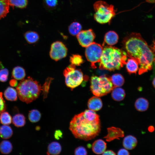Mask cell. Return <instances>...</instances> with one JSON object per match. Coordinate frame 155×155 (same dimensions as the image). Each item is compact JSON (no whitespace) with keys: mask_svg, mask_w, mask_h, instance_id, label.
Returning a JSON list of instances; mask_svg holds the SVG:
<instances>
[{"mask_svg":"<svg viewBox=\"0 0 155 155\" xmlns=\"http://www.w3.org/2000/svg\"><path fill=\"white\" fill-rule=\"evenodd\" d=\"M122 43L127 56L138 63L139 75L152 69L155 61L154 49L148 45L140 33H131L124 38Z\"/></svg>","mask_w":155,"mask_h":155,"instance_id":"6da1fadb","label":"cell"},{"mask_svg":"<svg viewBox=\"0 0 155 155\" xmlns=\"http://www.w3.org/2000/svg\"><path fill=\"white\" fill-rule=\"evenodd\" d=\"M101 127L99 115L89 109L74 116L70 122L69 129L75 138L88 141L99 134Z\"/></svg>","mask_w":155,"mask_h":155,"instance_id":"7a4b0ae2","label":"cell"},{"mask_svg":"<svg viewBox=\"0 0 155 155\" xmlns=\"http://www.w3.org/2000/svg\"><path fill=\"white\" fill-rule=\"evenodd\" d=\"M127 57L123 49L112 46H105L103 48L99 68L110 71L119 70L125 64Z\"/></svg>","mask_w":155,"mask_h":155,"instance_id":"3957f363","label":"cell"},{"mask_svg":"<svg viewBox=\"0 0 155 155\" xmlns=\"http://www.w3.org/2000/svg\"><path fill=\"white\" fill-rule=\"evenodd\" d=\"M16 90L20 99L27 104L36 99L42 91L38 82L30 77L21 80L16 86Z\"/></svg>","mask_w":155,"mask_h":155,"instance_id":"277c9868","label":"cell"},{"mask_svg":"<svg viewBox=\"0 0 155 155\" xmlns=\"http://www.w3.org/2000/svg\"><path fill=\"white\" fill-rule=\"evenodd\" d=\"M93 7L95 11L94 19L100 24H110L116 14L114 6L105 1H97L94 4Z\"/></svg>","mask_w":155,"mask_h":155,"instance_id":"5b68a950","label":"cell"},{"mask_svg":"<svg viewBox=\"0 0 155 155\" xmlns=\"http://www.w3.org/2000/svg\"><path fill=\"white\" fill-rule=\"evenodd\" d=\"M90 90L95 96L101 97L111 92L114 86L110 78L106 75L93 76L90 79Z\"/></svg>","mask_w":155,"mask_h":155,"instance_id":"8992f818","label":"cell"},{"mask_svg":"<svg viewBox=\"0 0 155 155\" xmlns=\"http://www.w3.org/2000/svg\"><path fill=\"white\" fill-rule=\"evenodd\" d=\"M63 75L66 85L71 89L79 86L84 80L83 75L81 71L75 69V66L72 64L65 69Z\"/></svg>","mask_w":155,"mask_h":155,"instance_id":"52a82bcc","label":"cell"},{"mask_svg":"<svg viewBox=\"0 0 155 155\" xmlns=\"http://www.w3.org/2000/svg\"><path fill=\"white\" fill-rule=\"evenodd\" d=\"M103 50V48L100 44L94 42L86 47L85 56L93 69L96 68L95 64L100 62Z\"/></svg>","mask_w":155,"mask_h":155,"instance_id":"ba28073f","label":"cell"},{"mask_svg":"<svg viewBox=\"0 0 155 155\" xmlns=\"http://www.w3.org/2000/svg\"><path fill=\"white\" fill-rule=\"evenodd\" d=\"M67 49L62 42L57 41L51 45L50 56L53 60L57 61L65 57L67 55Z\"/></svg>","mask_w":155,"mask_h":155,"instance_id":"9c48e42d","label":"cell"},{"mask_svg":"<svg viewBox=\"0 0 155 155\" xmlns=\"http://www.w3.org/2000/svg\"><path fill=\"white\" fill-rule=\"evenodd\" d=\"M80 44L83 47H86L93 42L95 34L92 29L81 31L76 35Z\"/></svg>","mask_w":155,"mask_h":155,"instance_id":"30bf717a","label":"cell"},{"mask_svg":"<svg viewBox=\"0 0 155 155\" xmlns=\"http://www.w3.org/2000/svg\"><path fill=\"white\" fill-rule=\"evenodd\" d=\"M107 134L104 137L107 142H111L115 139H119V138L124 136V132L120 128L112 127L107 129Z\"/></svg>","mask_w":155,"mask_h":155,"instance_id":"8fae6325","label":"cell"},{"mask_svg":"<svg viewBox=\"0 0 155 155\" xmlns=\"http://www.w3.org/2000/svg\"><path fill=\"white\" fill-rule=\"evenodd\" d=\"M88 106L89 109L93 111H98L102 106V101L99 97L93 96L89 99Z\"/></svg>","mask_w":155,"mask_h":155,"instance_id":"7c38bea8","label":"cell"},{"mask_svg":"<svg viewBox=\"0 0 155 155\" xmlns=\"http://www.w3.org/2000/svg\"><path fill=\"white\" fill-rule=\"evenodd\" d=\"M106 148V143L100 139L95 140L92 145L93 152L97 154H102L105 151Z\"/></svg>","mask_w":155,"mask_h":155,"instance_id":"4fadbf2b","label":"cell"},{"mask_svg":"<svg viewBox=\"0 0 155 155\" xmlns=\"http://www.w3.org/2000/svg\"><path fill=\"white\" fill-rule=\"evenodd\" d=\"M119 36L117 34L113 31H109L107 32L104 36V42L109 46L116 44L118 42Z\"/></svg>","mask_w":155,"mask_h":155,"instance_id":"5bb4252c","label":"cell"},{"mask_svg":"<svg viewBox=\"0 0 155 155\" xmlns=\"http://www.w3.org/2000/svg\"><path fill=\"white\" fill-rule=\"evenodd\" d=\"M137 143L136 138L133 136L129 135L124 138L123 142V145L126 149L131 150L135 148Z\"/></svg>","mask_w":155,"mask_h":155,"instance_id":"9a60e30c","label":"cell"},{"mask_svg":"<svg viewBox=\"0 0 155 155\" xmlns=\"http://www.w3.org/2000/svg\"><path fill=\"white\" fill-rule=\"evenodd\" d=\"M125 64L127 70L130 74L136 73L139 70V63L134 59L131 58L128 59Z\"/></svg>","mask_w":155,"mask_h":155,"instance_id":"2e32d148","label":"cell"},{"mask_svg":"<svg viewBox=\"0 0 155 155\" xmlns=\"http://www.w3.org/2000/svg\"><path fill=\"white\" fill-rule=\"evenodd\" d=\"M111 91L112 97L115 101H121L125 97V90L119 87H114Z\"/></svg>","mask_w":155,"mask_h":155,"instance_id":"e0dca14e","label":"cell"},{"mask_svg":"<svg viewBox=\"0 0 155 155\" xmlns=\"http://www.w3.org/2000/svg\"><path fill=\"white\" fill-rule=\"evenodd\" d=\"M149 103L147 100L143 98H140L136 100L135 107L138 111L143 112L146 111L148 107Z\"/></svg>","mask_w":155,"mask_h":155,"instance_id":"ac0fdd59","label":"cell"},{"mask_svg":"<svg viewBox=\"0 0 155 155\" xmlns=\"http://www.w3.org/2000/svg\"><path fill=\"white\" fill-rule=\"evenodd\" d=\"M61 151V147L60 144L57 142H53L49 145L46 154L48 155H58L60 153Z\"/></svg>","mask_w":155,"mask_h":155,"instance_id":"d6986e66","label":"cell"},{"mask_svg":"<svg viewBox=\"0 0 155 155\" xmlns=\"http://www.w3.org/2000/svg\"><path fill=\"white\" fill-rule=\"evenodd\" d=\"M4 95L5 98L8 100L15 101L17 99V90L12 87H7L4 92Z\"/></svg>","mask_w":155,"mask_h":155,"instance_id":"ffe728a7","label":"cell"},{"mask_svg":"<svg viewBox=\"0 0 155 155\" xmlns=\"http://www.w3.org/2000/svg\"><path fill=\"white\" fill-rule=\"evenodd\" d=\"M12 75V77L17 80H22L26 76L25 70L21 67H16L13 69Z\"/></svg>","mask_w":155,"mask_h":155,"instance_id":"44dd1931","label":"cell"},{"mask_svg":"<svg viewBox=\"0 0 155 155\" xmlns=\"http://www.w3.org/2000/svg\"><path fill=\"white\" fill-rule=\"evenodd\" d=\"M13 134L11 127L8 125H3L0 127V136L4 139H8L11 137Z\"/></svg>","mask_w":155,"mask_h":155,"instance_id":"7402d4cb","label":"cell"},{"mask_svg":"<svg viewBox=\"0 0 155 155\" xmlns=\"http://www.w3.org/2000/svg\"><path fill=\"white\" fill-rule=\"evenodd\" d=\"M24 37L27 42L30 44L36 42L39 39V36L35 31H29L26 32L24 34Z\"/></svg>","mask_w":155,"mask_h":155,"instance_id":"603a6c76","label":"cell"},{"mask_svg":"<svg viewBox=\"0 0 155 155\" xmlns=\"http://www.w3.org/2000/svg\"><path fill=\"white\" fill-rule=\"evenodd\" d=\"M12 121L16 127H22L24 126L26 123V118L23 114L18 113L13 116Z\"/></svg>","mask_w":155,"mask_h":155,"instance_id":"cb8c5ba5","label":"cell"},{"mask_svg":"<svg viewBox=\"0 0 155 155\" xmlns=\"http://www.w3.org/2000/svg\"><path fill=\"white\" fill-rule=\"evenodd\" d=\"M82 28L81 24L77 22L71 23L68 27L69 33L72 36H76L81 31Z\"/></svg>","mask_w":155,"mask_h":155,"instance_id":"d4e9b609","label":"cell"},{"mask_svg":"<svg viewBox=\"0 0 155 155\" xmlns=\"http://www.w3.org/2000/svg\"><path fill=\"white\" fill-rule=\"evenodd\" d=\"M12 145L11 142L6 140L2 141L0 143V152L4 154H8L12 151Z\"/></svg>","mask_w":155,"mask_h":155,"instance_id":"484cf974","label":"cell"},{"mask_svg":"<svg viewBox=\"0 0 155 155\" xmlns=\"http://www.w3.org/2000/svg\"><path fill=\"white\" fill-rule=\"evenodd\" d=\"M110 78L114 87L122 86L124 83V78L120 74L116 73L113 74Z\"/></svg>","mask_w":155,"mask_h":155,"instance_id":"4316f807","label":"cell"},{"mask_svg":"<svg viewBox=\"0 0 155 155\" xmlns=\"http://www.w3.org/2000/svg\"><path fill=\"white\" fill-rule=\"evenodd\" d=\"M7 0H0V19L5 17L9 12Z\"/></svg>","mask_w":155,"mask_h":155,"instance_id":"83f0119b","label":"cell"},{"mask_svg":"<svg viewBox=\"0 0 155 155\" xmlns=\"http://www.w3.org/2000/svg\"><path fill=\"white\" fill-rule=\"evenodd\" d=\"M28 117L30 121L32 123H36L40 120L41 117V114L38 110L33 109L29 111Z\"/></svg>","mask_w":155,"mask_h":155,"instance_id":"f1b7e54d","label":"cell"},{"mask_svg":"<svg viewBox=\"0 0 155 155\" xmlns=\"http://www.w3.org/2000/svg\"><path fill=\"white\" fill-rule=\"evenodd\" d=\"M9 5L21 8H25L28 3L27 0H7Z\"/></svg>","mask_w":155,"mask_h":155,"instance_id":"f546056e","label":"cell"},{"mask_svg":"<svg viewBox=\"0 0 155 155\" xmlns=\"http://www.w3.org/2000/svg\"><path fill=\"white\" fill-rule=\"evenodd\" d=\"M12 118L7 112L4 111L0 114V122L3 125H9L11 123Z\"/></svg>","mask_w":155,"mask_h":155,"instance_id":"4dcf8cb0","label":"cell"},{"mask_svg":"<svg viewBox=\"0 0 155 155\" xmlns=\"http://www.w3.org/2000/svg\"><path fill=\"white\" fill-rule=\"evenodd\" d=\"M70 61L71 64L78 66L82 64L84 61L81 55L78 54H75L70 57Z\"/></svg>","mask_w":155,"mask_h":155,"instance_id":"1f68e13d","label":"cell"},{"mask_svg":"<svg viewBox=\"0 0 155 155\" xmlns=\"http://www.w3.org/2000/svg\"><path fill=\"white\" fill-rule=\"evenodd\" d=\"M52 79V78H48L46 79L43 85L42 86V91H43V98L44 99L46 98L47 96L50 84Z\"/></svg>","mask_w":155,"mask_h":155,"instance_id":"d6a6232c","label":"cell"},{"mask_svg":"<svg viewBox=\"0 0 155 155\" xmlns=\"http://www.w3.org/2000/svg\"><path fill=\"white\" fill-rule=\"evenodd\" d=\"M9 71L6 68L2 69L0 70V81L3 82H6L7 79Z\"/></svg>","mask_w":155,"mask_h":155,"instance_id":"836d02e7","label":"cell"},{"mask_svg":"<svg viewBox=\"0 0 155 155\" xmlns=\"http://www.w3.org/2000/svg\"><path fill=\"white\" fill-rule=\"evenodd\" d=\"M44 3L48 8H53L57 5L58 1L57 0H44Z\"/></svg>","mask_w":155,"mask_h":155,"instance_id":"e575fe53","label":"cell"},{"mask_svg":"<svg viewBox=\"0 0 155 155\" xmlns=\"http://www.w3.org/2000/svg\"><path fill=\"white\" fill-rule=\"evenodd\" d=\"M74 154L75 155H85L87 154V152L84 147L80 146L75 149Z\"/></svg>","mask_w":155,"mask_h":155,"instance_id":"d590c367","label":"cell"},{"mask_svg":"<svg viewBox=\"0 0 155 155\" xmlns=\"http://www.w3.org/2000/svg\"><path fill=\"white\" fill-rule=\"evenodd\" d=\"M2 93L0 92V114L5 111L6 108V105L5 101L2 96Z\"/></svg>","mask_w":155,"mask_h":155,"instance_id":"8d00e7d4","label":"cell"},{"mask_svg":"<svg viewBox=\"0 0 155 155\" xmlns=\"http://www.w3.org/2000/svg\"><path fill=\"white\" fill-rule=\"evenodd\" d=\"M129 152L127 150L125 149L122 148L120 149L118 152L117 154L121 155H129Z\"/></svg>","mask_w":155,"mask_h":155,"instance_id":"74e56055","label":"cell"},{"mask_svg":"<svg viewBox=\"0 0 155 155\" xmlns=\"http://www.w3.org/2000/svg\"><path fill=\"white\" fill-rule=\"evenodd\" d=\"M62 133L61 131L59 130H56L55 133V137L57 140L59 139L62 137Z\"/></svg>","mask_w":155,"mask_h":155,"instance_id":"f35d334b","label":"cell"},{"mask_svg":"<svg viewBox=\"0 0 155 155\" xmlns=\"http://www.w3.org/2000/svg\"><path fill=\"white\" fill-rule=\"evenodd\" d=\"M9 84L11 86L15 87L18 85V82L17 80L14 78V79H12L10 81Z\"/></svg>","mask_w":155,"mask_h":155,"instance_id":"ab89813d","label":"cell"},{"mask_svg":"<svg viewBox=\"0 0 155 155\" xmlns=\"http://www.w3.org/2000/svg\"><path fill=\"white\" fill-rule=\"evenodd\" d=\"M102 155H116V154L113 151L111 150L105 151L102 154Z\"/></svg>","mask_w":155,"mask_h":155,"instance_id":"60d3db41","label":"cell"},{"mask_svg":"<svg viewBox=\"0 0 155 155\" xmlns=\"http://www.w3.org/2000/svg\"><path fill=\"white\" fill-rule=\"evenodd\" d=\"M148 129L149 132H152L154 131V128L153 126H149L148 127Z\"/></svg>","mask_w":155,"mask_h":155,"instance_id":"b9f144b4","label":"cell"},{"mask_svg":"<svg viewBox=\"0 0 155 155\" xmlns=\"http://www.w3.org/2000/svg\"><path fill=\"white\" fill-rule=\"evenodd\" d=\"M152 85L155 88V77L154 78L152 82Z\"/></svg>","mask_w":155,"mask_h":155,"instance_id":"7bdbcfd3","label":"cell"}]
</instances>
